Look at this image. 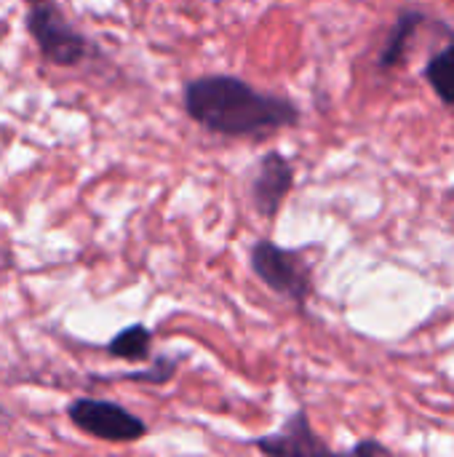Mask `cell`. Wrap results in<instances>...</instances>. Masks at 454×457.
Returning <instances> with one entry per match:
<instances>
[{
    "label": "cell",
    "instance_id": "11",
    "mask_svg": "<svg viewBox=\"0 0 454 457\" xmlns=\"http://www.w3.org/2000/svg\"><path fill=\"white\" fill-rule=\"evenodd\" d=\"M353 453H356V455H361V453H380V455H385L388 450H385L383 445H375V442H361Z\"/></svg>",
    "mask_w": 454,
    "mask_h": 457
},
{
    "label": "cell",
    "instance_id": "2",
    "mask_svg": "<svg viewBox=\"0 0 454 457\" xmlns=\"http://www.w3.org/2000/svg\"><path fill=\"white\" fill-rule=\"evenodd\" d=\"M24 27L40 56L54 67H78L88 54H94L88 37L64 16L59 3H32L27 8Z\"/></svg>",
    "mask_w": 454,
    "mask_h": 457
},
{
    "label": "cell",
    "instance_id": "7",
    "mask_svg": "<svg viewBox=\"0 0 454 457\" xmlns=\"http://www.w3.org/2000/svg\"><path fill=\"white\" fill-rule=\"evenodd\" d=\"M150 345H153L150 329L142 324H131L110 340L107 353L123 361H144L150 356Z\"/></svg>",
    "mask_w": 454,
    "mask_h": 457
},
{
    "label": "cell",
    "instance_id": "5",
    "mask_svg": "<svg viewBox=\"0 0 454 457\" xmlns=\"http://www.w3.org/2000/svg\"><path fill=\"white\" fill-rule=\"evenodd\" d=\"M292 182H294L292 163L281 153H268L260 163L254 182H252V198H254V206L260 209V214L273 217L281 209L286 193L292 190Z\"/></svg>",
    "mask_w": 454,
    "mask_h": 457
},
{
    "label": "cell",
    "instance_id": "9",
    "mask_svg": "<svg viewBox=\"0 0 454 457\" xmlns=\"http://www.w3.org/2000/svg\"><path fill=\"white\" fill-rule=\"evenodd\" d=\"M420 19H423L420 13H404L399 19V24L393 27V35H391V40L385 46V54H383V64L385 67H393L399 62V56L404 54V43H407V37L412 35V29H415V24Z\"/></svg>",
    "mask_w": 454,
    "mask_h": 457
},
{
    "label": "cell",
    "instance_id": "4",
    "mask_svg": "<svg viewBox=\"0 0 454 457\" xmlns=\"http://www.w3.org/2000/svg\"><path fill=\"white\" fill-rule=\"evenodd\" d=\"M252 265L254 273L278 295L294 300L297 305H305L310 295V276L305 262L297 260V254L278 249L270 241H257L252 249Z\"/></svg>",
    "mask_w": 454,
    "mask_h": 457
},
{
    "label": "cell",
    "instance_id": "6",
    "mask_svg": "<svg viewBox=\"0 0 454 457\" xmlns=\"http://www.w3.org/2000/svg\"><path fill=\"white\" fill-rule=\"evenodd\" d=\"M260 450L268 455H321V453H329L326 445L321 439H316V434L310 431L305 415H294L284 426L281 434L262 439Z\"/></svg>",
    "mask_w": 454,
    "mask_h": 457
},
{
    "label": "cell",
    "instance_id": "8",
    "mask_svg": "<svg viewBox=\"0 0 454 457\" xmlns=\"http://www.w3.org/2000/svg\"><path fill=\"white\" fill-rule=\"evenodd\" d=\"M425 78L433 86V91L439 94L442 102L454 104V46L444 48L442 54H436L428 67H425Z\"/></svg>",
    "mask_w": 454,
    "mask_h": 457
},
{
    "label": "cell",
    "instance_id": "1",
    "mask_svg": "<svg viewBox=\"0 0 454 457\" xmlns=\"http://www.w3.org/2000/svg\"><path fill=\"white\" fill-rule=\"evenodd\" d=\"M185 110L203 129L222 137H257L297 123V107L230 75H206L185 86Z\"/></svg>",
    "mask_w": 454,
    "mask_h": 457
},
{
    "label": "cell",
    "instance_id": "12",
    "mask_svg": "<svg viewBox=\"0 0 454 457\" xmlns=\"http://www.w3.org/2000/svg\"><path fill=\"white\" fill-rule=\"evenodd\" d=\"M11 418H13V415H11L5 407H0V428H5V426L11 423Z\"/></svg>",
    "mask_w": 454,
    "mask_h": 457
},
{
    "label": "cell",
    "instance_id": "3",
    "mask_svg": "<svg viewBox=\"0 0 454 457\" xmlns=\"http://www.w3.org/2000/svg\"><path fill=\"white\" fill-rule=\"evenodd\" d=\"M67 418L78 431L115 445L139 442L147 434V426L134 412L107 399H75L67 407Z\"/></svg>",
    "mask_w": 454,
    "mask_h": 457
},
{
    "label": "cell",
    "instance_id": "10",
    "mask_svg": "<svg viewBox=\"0 0 454 457\" xmlns=\"http://www.w3.org/2000/svg\"><path fill=\"white\" fill-rule=\"evenodd\" d=\"M171 372H174V364L161 359L158 367H155V372H136V375H128V378L131 380H139V383H163V380L171 378Z\"/></svg>",
    "mask_w": 454,
    "mask_h": 457
},
{
    "label": "cell",
    "instance_id": "13",
    "mask_svg": "<svg viewBox=\"0 0 454 457\" xmlns=\"http://www.w3.org/2000/svg\"><path fill=\"white\" fill-rule=\"evenodd\" d=\"M27 3H29V5H32V3H43V0H27Z\"/></svg>",
    "mask_w": 454,
    "mask_h": 457
}]
</instances>
